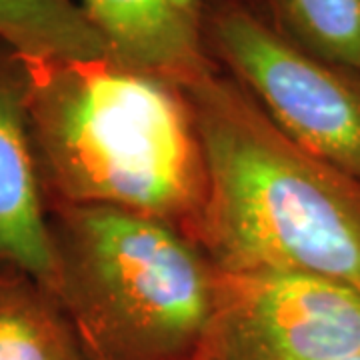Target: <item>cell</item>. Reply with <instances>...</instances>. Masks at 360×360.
Here are the masks:
<instances>
[{"instance_id": "obj_5", "label": "cell", "mask_w": 360, "mask_h": 360, "mask_svg": "<svg viewBox=\"0 0 360 360\" xmlns=\"http://www.w3.org/2000/svg\"><path fill=\"white\" fill-rule=\"evenodd\" d=\"M360 356V290L309 272L220 274L219 307L198 360Z\"/></svg>"}, {"instance_id": "obj_4", "label": "cell", "mask_w": 360, "mask_h": 360, "mask_svg": "<svg viewBox=\"0 0 360 360\" xmlns=\"http://www.w3.org/2000/svg\"><path fill=\"white\" fill-rule=\"evenodd\" d=\"M206 52L288 141L360 182V75L278 37L238 0H210Z\"/></svg>"}, {"instance_id": "obj_8", "label": "cell", "mask_w": 360, "mask_h": 360, "mask_svg": "<svg viewBox=\"0 0 360 360\" xmlns=\"http://www.w3.org/2000/svg\"><path fill=\"white\" fill-rule=\"evenodd\" d=\"M0 360H92L58 298L32 276L0 270Z\"/></svg>"}, {"instance_id": "obj_3", "label": "cell", "mask_w": 360, "mask_h": 360, "mask_svg": "<svg viewBox=\"0 0 360 360\" xmlns=\"http://www.w3.org/2000/svg\"><path fill=\"white\" fill-rule=\"evenodd\" d=\"M51 292L92 360H198L220 272L186 232L112 206L49 210Z\"/></svg>"}, {"instance_id": "obj_6", "label": "cell", "mask_w": 360, "mask_h": 360, "mask_svg": "<svg viewBox=\"0 0 360 360\" xmlns=\"http://www.w3.org/2000/svg\"><path fill=\"white\" fill-rule=\"evenodd\" d=\"M0 270L32 276L51 290L54 276L49 210L26 120V68L0 40Z\"/></svg>"}, {"instance_id": "obj_10", "label": "cell", "mask_w": 360, "mask_h": 360, "mask_svg": "<svg viewBox=\"0 0 360 360\" xmlns=\"http://www.w3.org/2000/svg\"><path fill=\"white\" fill-rule=\"evenodd\" d=\"M0 40L39 58L108 56L106 40L77 0H0Z\"/></svg>"}, {"instance_id": "obj_11", "label": "cell", "mask_w": 360, "mask_h": 360, "mask_svg": "<svg viewBox=\"0 0 360 360\" xmlns=\"http://www.w3.org/2000/svg\"><path fill=\"white\" fill-rule=\"evenodd\" d=\"M348 360H360V356H356V359H348Z\"/></svg>"}, {"instance_id": "obj_9", "label": "cell", "mask_w": 360, "mask_h": 360, "mask_svg": "<svg viewBox=\"0 0 360 360\" xmlns=\"http://www.w3.org/2000/svg\"><path fill=\"white\" fill-rule=\"evenodd\" d=\"M278 37L360 75V0H238Z\"/></svg>"}, {"instance_id": "obj_2", "label": "cell", "mask_w": 360, "mask_h": 360, "mask_svg": "<svg viewBox=\"0 0 360 360\" xmlns=\"http://www.w3.org/2000/svg\"><path fill=\"white\" fill-rule=\"evenodd\" d=\"M206 162L191 234L220 274L309 272L360 290V182L276 129L220 66L184 86Z\"/></svg>"}, {"instance_id": "obj_7", "label": "cell", "mask_w": 360, "mask_h": 360, "mask_svg": "<svg viewBox=\"0 0 360 360\" xmlns=\"http://www.w3.org/2000/svg\"><path fill=\"white\" fill-rule=\"evenodd\" d=\"M210 0H82L115 63L188 86L217 63L205 46Z\"/></svg>"}, {"instance_id": "obj_1", "label": "cell", "mask_w": 360, "mask_h": 360, "mask_svg": "<svg viewBox=\"0 0 360 360\" xmlns=\"http://www.w3.org/2000/svg\"><path fill=\"white\" fill-rule=\"evenodd\" d=\"M20 56L46 210L112 206L191 236L205 205L206 162L184 86L108 56Z\"/></svg>"}]
</instances>
